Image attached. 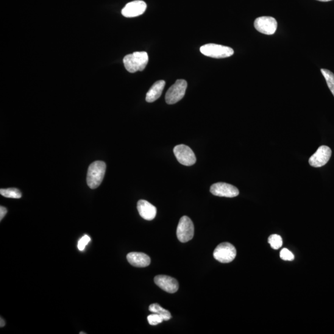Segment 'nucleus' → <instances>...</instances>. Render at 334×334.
Segmentation results:
<instances>
[{
    "label": "nucleus",
    "mask_w": 334,
    "mask_h": 334,
    "mask_svg": "<svg viewBox=\"0 0 334 334\" xmlns=\"http://www.w3.org/2000/svg\"><path fill=\"white\" fill-rule=\"evenodd\" d=\"M91 241V238L87 235H86L83 236L81 238L79 239V242H78L77 247L79 251H83L85 249L86 245H88L89 242Z\"/></svg>",
    "instance_id": "nucleus-22"
},
{
    "label": "nucleus",
    "mask_w": 334,
    "mask_h": 334,
    "mask_svg": "<svg viewBox=\"0 0 334 334\" xmlns=\"http://www.w3.org/2000/svg\"><path fill=\"white\" fill-rule=\"evenodd\" d=\"M83 333H84V332H80V334H83Z\"/></svg>",
    "instance_id": "nucleus-26"
},
{
    "label": "nucleus",
    "mask_w": 334,
    "mask_h": 334,
    "mask_svg": "<svg viewBox=\"0 0 334 334\" xmlns=\"http://www.w3.org/2000/svg\"><path fill=\"white\" fill-rule=\"evenodd\" d=\"M149 310L153 313H156L163 317L164 321H169L172 318L171 313L168 310L161 307V306L157 304V303H154V304L150 305Z\"/></svg>",
    "instance_id": "nucleus-16"
},
{
    "label": "nucleus",
    "mask_w": 334,
    "mask_h": 334,
    "mask_svg": "<svg viewBox=\"0 0 334 334\" xmlns=\"http://www.w3.org/2000/svg\"><path fill=\"white\" fill-rule=\"evenodd\" d=\"M0 194L8 198L19 199L22 197L21 192L16 188L1 189Z\"/></svg>",
    "instance_id": "nucleus-17"
},
{
    "label": "nucleus",
    "mask_w": 334,
    "mask_h": 334,
    "mask_svg": "<svg viewBox=\"0 0 334 334\" xmlns=\"http://www.w3.org/2000/svg\"><path fill=\"white\" fill-rule=\"evenodd\" d=\"M277 22L270 16L260 17L256 19L254 23L255 29L260 33L266 35H272L276 32Z\"/></svg>",
    "instance_id": "nucleus-8"
},
{
    "label": "nucleus",
    "mask_w": 334,
    "mask_h": 334,
    "mask_svg": "<svg viewBox=\"0 0 334 334\" xmlns=\"http://www.w3.org/2000/svg\"><path fill=\"white\" fill-rule=\"evenodd\" d=\"M174 152L178 161L183 165L191 166L196 163V155L190 147L186 145L180 144L175 146Z\"/></svg>",
    "instance_id": "nucleus-7"
},
{
    "label": "nucleus",
    "mask_w": 334,
    "mask_h": 334,
    "mask_svg": "<svg viewBox=\"0 0 334 334\" xmlns=\"http://www.w3.org/2000/svg\"><path fill=\"white\" fill-rule=\"evenodd\" d=\"M127 260L131 265L136 267H146L150 264L149 256L143 253H130L127 255Z\"/></svg>",
    "instance_id": "nucleus-14"
},
{
    "label": "nucleus",
    "mask_w": 334,
    "mask_h": 334,
    "mask_svg": "<svg viewBox=\"0 0 334 334\" xmlns=\"http://www.w3.org/2000/svg\"><path fill=\"white\" fill-rule=\"evenodd\" d=\"M165 82L163 80L155 82L146 94V100L147 102L152 103L157 100L161 96L165 88Z\"/></svg>",
    "instance_id": "nucleus-15"
},
{
    "label": "nucleus",
    "mask_w": 334,
    "mask_h": 334,
    "mask_svg": "<svg viewBox=\"0 0 334 334\" xmlns=\"http://www.w3.org/2000/svg\"><path fill=\"white\" fill-rule=\"evenodd\" d=\"M321 71L326 80L328 88H329L331 93L334 96V74L326 69H321Z\"/></svg>",
    "instance_id": "nucleus-18"
},
{
    "label": "nucleus",
    "mask_w": 334,
    "mask_h": 334,
    "mask_svg": "<svg viewBox=\"0 0 334 334\" xmlns=\"http://www.w3.org/2000/svg\"><path fill=\"white\" fill-rule=\"evenodd\" d=\"M280 256V258L284 261H294L295 259L293 253L286 248H283L281 251Z\"/></svg>",
    "instance_id": "nucleus-21"
},
{
    "label": "nucleus",
    "mask_w": 334,
    "mask_h": 334,
    "mask_svg": "<svg viewBox=\"0 0 334 334\" xmlns=\"http://www.w3.org/2000/svg\"><path fill=\"white\" fill-rule=\"evenodd\" d=\"M210 191L214 196L225 197H234L238 196L237 188L230 184L217 183L211 186Z\"/></svg>",
    "instance_id": "nucleus-10"
},
{
    "label": "nucleus",
    "mask_w": 334,
    "mask_h": 334,
    "mask_svg": "<svg viewBox=\"0 0 334 334\" xmlns=\"http://www.w3.org/2000/svg\"><path fill=\"white\" fill-rule=\"evenodd\" d=\"M147 320H148L149 324L151 325L160 324L164 321L162 317L156 313L150 314L147 317Z\"/></svg>",
    "instance_id": "nucleus-20"
},
{
    "label": "nucleus",
    "mask_w": 334,
    "mask_h": 334,
    "mask_svg": "<svg viewBox=\"0 0 334 334\" xmlns=\"http://www.w3.org/2000/svg\"><path fill=\"white\" fill-rule=\"evenodd\" d=\"M154 282L158 287L169 294H174L178 291L179 284L175 278L167 275H157L154 278Z\"/></svg>",
    "instance_id": "nucleus-12"
},
{
    "label": "nucleus",
    "mask_w": 334,
    "mask_h": 334,
    "mask_svg": "<svg viewBox=\"0 0 334 334\" xmlns=\"http://www.w3.org/2000/svg\"><path fill=\"white\" fill-rule=\"evenodd\" d=\"M203 55L214 58H225L231 57L234 54L233 50L229 47L221 45L208 44L200 48Z\"/></svg>",
    "instance_id": "nucleus-3"
},
{
    "label": "nucleus",
    "mask_w": 334,
    "mask_h": 334,
    "mask_svg": "<svg viewBox=\"0 0 334 334\" xmlns=\"http://www.w3.org/2000/svg\"><path fill=\"white\" fill-rule=\"evenodd\" d=\"M188 84L185 80L178 79L169 88L165 95V101L167 104H176L185 96Z\"/></svg>",
    "instance_id": "nucleus-5"
},
{
    "label": "nucleus",
    "mask_w": 334,
    "mask_h": 334,
    "mask_svg": "<svg viewBox=\"0 0 334 334\" xmlns=\"http://www.w3.org/2000/svg\"><path fill=\"white\" fill-rule=\"evenodd\" d=\"M317 1L326 2L331 1V0H317Z\"/></svg>",
    "instance_id": "nucleus-25"
},
{
    "label": "nucleus",
    "mask_w": 334,
    "mask_h": 334,
    "mask_svg": "<svg viewBox=\"0 0 334 334\" xmlns=\"http://www.w3.org/2000/svg\"><path fill=\"white\" fill-rule=\"evenodd\" d=\"M148 54L146 52H136L127 55L123 58V63L128 72L134 73L143 71L148 63Z\"/></svg>",
    "instance_id": "nucleus-1"
},
{
    "label": "nucleus",
    "mask_w": 334,
    "mask_h": 334,
    "mask_svg": "<svg viewBox=\"0 0 334 334\" xmlns=\"http://www.w3.org/2000/svg\"><path fill=\"white\" fill-rule=\"evenodd\" d=\"M194 227L193 222L187 216H183L178 223L177 235L178 240L182 243H186L193 239Z\"/></svg>",
    "instance_id": "nucleus-6"
},
{
    "label": "nucleus",
    "mask_w": 334,
    "mask_h": 334,
    "mask_svg": "<svg viewBox=\"0 0 334 334\" xmlns=\"http://www.w3.org/2000/svg\"><path fill=\"white\" fill-rule=\"evenodd\" d=\"M146 8V3L141 0H136L128 3L122 10L121 13L126 18H134L143 15Z\"/></svg>",
    "instance_id": "nucleus-11"
},
{
    "label": "nucleus",
    "mask_w": 334,
    "mask_h": 334,
    "mask_svg": "<svg viewBox=\"0 0 334 334\" xmlns=\"http://www.w3.org/2000/svg\"><path fill=\"white\" fill-rule=\"evenodd\" d=\"M332 155V150L326 146H320L316 152L311 156L309 160V163L312 166L319 168L324 166Z\"/></svg>",
    "instance_id": "nucleus-9"
},
{
    "label": "nucleus",
    "mask_w": 334,
    "mask_h": 334,
    "mask_svg": "<svg viewBox=\"0 0 334 334\" xmlns=\"http://www.w3.org/2000/svg\"><path fill=\"white\" fill-rule=\"evenodd\" d=\"M139 215L146 221H152L157 215V208L146 200H139L138 202Z\"/></svg>",
    "instance_id": "nucleus-13"
},
{
    "label": "nucleus",
    "mask_w": 334,
    "mask_h": 334,
    "mask_svg": "<svg viewBox=\"0 0 334 334\" xmlns=\"http://www.w3.org/2000/svg\"><path fill=\"white\" fill-rule=\"evenodd\" d=\"M214 258L221 263L232 262L236 256V250L233 244L224 242L216 247L213 253Z\"/></svg>",
    "instance_id": "nucleus-4"
},
{
    "label": "nucleus",
    "mask_w": 334,
    "mask_h": 334,
    "mask_svg": "<svg viewBox=\"0 0 334 334\" xmlns=\"http://www.w3.org/2000/svg\"><path fill=\"white\" fill-rule=\"evenodd\" d=\"M106 164L104 161H96L89 166L87 183L89 188L96 189L102 183L105 176Z\"/></svg>",
    "instance_id": "nucleus-2"
},
{
    "label": "nucleus",
    "mask_w": 334,
    "mask_h": 334,
    "mask_svg": "<svg viewBox=\"0 0 334 334\" xmlns=\"http://www.w3.org/2000/svg\"><path fill=\"white\" fill-rule=\"evenodd\" d=\"M268 243L271 245L272 248L274 249H279L282 246V238L278 235H272L269 236Z\"/></svg>",
    "instance_id": "nucleus-19"
},
{
    "label": "nucleus",
    "mask_w": 334,
    "mask_h": 334,
    "mask_svg": "<svg viewBox=\"0 0 334 334\" xmlns=\"http://www.w3.org/2000/svg\"><path fill=\"white\" fill-rule=\"evenodd\" d=\"M7 214V210L5 207L1 206L0 207V221H2L3 219L4 218L6 214Z\"/></svg>",
    "instance_id": "nucleus-23"
},
{
    "label": "nucleus",
    "mask_w": 334,
    "mask_h": 334,
    "mask_svg": "<svg viewBox=\"0 0 334 334\" xmlns=\"http://www.w3.org/2000/svg\"><path fill=\"white\" fill-rule=\"evenodd\" d=\"M0 323H1V325H0V326H1V327H4L5 325V320L2 318V317H1V322H0Z\"/></svg>",
    "instance_id": "nucleus-24"
}]
</instances>
